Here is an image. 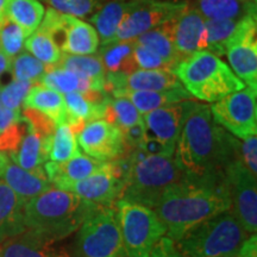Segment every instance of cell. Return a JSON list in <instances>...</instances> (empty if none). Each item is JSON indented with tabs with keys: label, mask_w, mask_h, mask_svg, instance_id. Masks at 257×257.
Wrapping results in <instances>:
<instances>
[{
	"label": "cell",
	"mask_w": 257,
	"mask_h": 257,
	"mask_svg": "<svg viewBox=\"0 0 257 257\" xmlns=\"http://www.w3.org/2000/svg\"><path fill=\"white\" fill-rule=\"evenodd\" d=\"M14 80L38 83L47 72V67L29 53H19L11 62Z\"/></svg>",
	"instance_id": "obj_38"
},
{
	"label": "cell",
	"mask_w": 257,
	"mask_h": 257,
	"mask_svg": "<svg viewBox=\"0 0 257 257\" xmlns=\"http://www.w3.org/2000/svg\"><path fill=\"white\" fill-rule=\"evenodd\" d=\"M118 257H127L126 255H121V256H118Z\"/></svg>",
	"instance_id": "obj_53"
},
{
	"label": "cell",
	"mask_w": 257,
	"mask_h": 257,
	"mask_svg": "<svg viewBox=\"0 0 257 257\" xmlns=\"http://www.w3.org/2000/svg\"><path fill=\"white\" fill-rule=\"evenodd\" d=\"M48 2L57 12L75 18L92 16L98 8L96 0H48Z\"/></svg>",
	"instance_id": "obj_41"
},
{
	"label": "cell",
	"mask_w": 257,
	"mask_h": 257,
	"mask_svg": "<svg viewBox=\"0 0 257 257\" xmlns=\"http://www.w3.org/2000/svg\"><path fill=\"white\" fill-rule=\"evenodd\" d=\"M37 29L51 35L55 42L57 37H62L59 47L62 53L69 55H92L100 44L98 34L91 24L60 14L54 9L48 10Z\"/></svg>",
	"instance_id": "obj_10"
},
{
	"label": "cell",
	"mask_w": 257,
	"mask_h": 257,
	"mask_svg": "<svg viewBox=\"0 0 257 257\" xmlns=\"http://www.w3.org/2000/svg\"><path fill=\"white\" fill-rule=\"evenodd\" d=\"M124 181L112 174L110 163H106L104 168L87 176L80 181L66 185L62 191L72 192L83 200L92 202L100 207L114 206L120 200Z\"/></svg>",
	"instance_id": "obj_15"
},
{
	"label": "cell",
	"mask_w": 257,
	"mask_h": 257,
	"mask_svg": "<svg viewBox=\"0 0 257 257\" xmlns=\"http://www.w3.org/2000/svg\"><path fill=\"white\" fill-rule=\"evenodd\" d=\"M34 83L29 81H19L14 80L9 85L0 87V100L6 107L15 111H22L24 99L30 91Z\"/></svg>",
	"instance_id": "obj_40"
},
{
	"label": "cell",
	"mask_w": 257,
	"mask_h": 257,
	"mask_svg": "<svg viewBox=\"0 0 257 257\" xmlns=\"http://www.w3.org/2000/svg\"><path fill=\"white\" fill-rule=\"evenodd\" d=\"M10 0H0V23L6 16V9H8V4Z\"/></svg>",
	"instance_id": "obj_51"
},
{
	"label": "cell",
	"mask_w": 257,
	"mask_h": 257,
	"mask_svg": "<svg viewBox=\"0 0 257 257\" xmlns=\"http://www.w3.org/2000/svg\"><path fill=\"white\" fill-rule=\"evenodd\" d=\"M224 176L191 178L185 175L166 189L154 208L169 238L176 240L201 221L230 210Z\"/></svg>",
	"instance_id": "obj_2"
},
{
	"label": "cell",
	"mask_w": 257,
	"mask_h": 257,
	"mask_svg": "<svg viewBox=\"0 0 257 257\" xmlns=\"http://www.w3.org/2000/svg\"><path fill=\"white\" fill-rule=\"evenodd\" d=\"M240 160L244 166L248 168L253 175H257V136H252L239 142Z\"/></svg>",
	"instance_id": "obj_44"
},
{
	"label": "cell",
	"mask_w": 257,
	"mask_h": 257,
	"mask_svg": "<svg viewBox=\"0 0 257 257\" xmlns=\"http://www.w3.org/2000/svg\"><path fill=\"white\" fill-rule=\"evenodd\" d=\"M25 133H27V121L24 119L6 127L3 133H0V152L8 156L15 154Z\"/></svg>",
	"instance_id": "obj_42"
},
{
	"label": "cell",
	"mask_w": 257,
	"mask_h": 257,
	"mask_svg": "<svg viewBox=\"0 0 257 257\" xmlns=\"http://www.w3.org/2000/svg\"><path fill=\"white\" fill-rule=\"evenodd\" d=\"M128 8H130V0L127 2L117 0V2L107 3L92 15L89 22L98 34L100 44L114 41L115 35L123 23Z\"/></svg>",
	"instance_id": "obj_28"
},
{
	"label": "cell",
	"mask_w": 257,
	"mask_h": 257,
	"mask_svg": "<svg viewBox=\"0 0 257 257\" xmlns=\"http://www.w3.org/2000/svg\"><path fill=\"white\" fill-rule=\"evenodd\" d=\"M108 96L110 94L107 93L99 91L73 92L63 95L67 108V124L70 125L76 136L85 124L104 119Z\"/></svg>",
	"instance_id": "obj_19"
},
{
	"label": "cell",
	"mask_w": 257,
	"mask_h": 257,
	"mask_svg": "<svg viewBox=\"0 0 257 257\" xmlns=\"http://www.w3.org/2000/svg\"><path fill=\"white\" fill-rule=\"evenodd\" d=\"M134 60L137 69H169L173 72V66L162 57L153 53L135 42Z\"/></svg>",
	"instance_id": "obj_43"
},
{
	"label": "cell",
	"mask_w": 257,
	"mask_h": 257,
	"mask_svg": "<svg viewBox=\"0 0 257 257\" xmlns=\"http://www.w3.org/2000/svg\"><path fill=\"white\" fill-rule=\"evenodd\" d=\"M0 179L21 198L24 204L53 187L44 172V167L36 170H27L11 160H9Z\"/></svg>",
	"instance_id": "obj_21"
},
{
	"label": "cell",
	"mask_w": 257,
	"mask_h": 257,
	"mask_svg": "<svg viewBox=\"0 0 257 257\" xmlns=\"http://www.w3.org/2000/svg\"><path fill=\"white\" fill-rule=\"evenodd\" d=\"M234 257H257V237L256 233L250 234V237L245 240L239 252Z\"/></svg>",
	"instance_id": "obj_49"
},
{
	"label": "cell",
	"mask_w": 257,
	"mask_h": 257,
	"mask_svg": "<svg viewBox=\"0 0 257 257\" xmlns=\"http://www.w3.org/2000/svg\"><path fill=\"white\" fill-rule=\"evenodd\" d=\"M48 142L49 138L36 133L30 124L27 123V133L17 152L10 155L9 159L27 170L43 168L44 163L48 162Z\"/></svg>",
	"instance_id": "obj_27"
},
{
	"label": "cell",
	"mask_w": 257,
	"mask_h": 257,
	"mask_svg": "<svg viewBox=\"0 0 257 257\" xmlns=\"http://www.w3.org/2000/svg\"><path fill=\"white\" fill-rule=\"evenodd\" d=\"M194 102V100L175 102L144 114L147 137L156 138L167 146L175 147L182 125Z\"/></svg>",
	"instance_id": "obj_17"
},
{
	"label": "cell",
	"mask_w": 257,
	"mask_h": 257,
	"mask_svg": "<svg viewBox=\"0 0 257 257\" xmlns=\"http://www.w3.org/2000/svg\"><path fill=\"white\" fill-rule=\"evenodd\" d=\"M240 19H221V21H207L206 19V51L216 56L224 55L227 46L238 30Z\"/></svg>",
	"instance_id": "obj_35"
},
{
	"label": "cell",
	"mask_w": 257,
	"mask_h": 257,
	"mask_svg": "<svg viewBox=\"0 0 257 257\" xmlns=\"http://www.w3.org/2000/svg\"><path fill=\"white\" fill-rule=\"evenodd\" d=\"M22 119H23L22 111L11 110V108L6 107L2 100H0V133H3L10 125L17 123V121Z\"/></svg>",
	"instance_id": "obj_48"
},
{
	"label": "cell",
	"mask_w": 257,
	"mask_h": 257,
	"mask_svg": "<svg viewBox=\"0 0 257 257\" xmlns=\"http://www.w3.org/2000/svg\"><path fill=\"white\" fill-rule=\"evenodd\" d=\"M194 8L207 21L240 19L256 15V0H197Z\"/></svg>",
	"instance_id": "obj_29"
},
{
	"label": "cell",
	"mask_w": 257,
	"mask_h": 257,
	"mask_svg": "<svg viewBox=\"0 0 257 257\" xmlns=\"http://www.w3.org/2000/svg\"><path fill=\"white\" fill-rule=\"evenodd\" d=\"M11 62L12 59H10V57L6 56L5 54L0 50V78H2L3 74L11 70Z\"/></svg>",
	"instance_id": "obj_50"
},
{
	"label": "cell",
	"mask_w": 257,
	"mask_h": 257,
	"mask_svg": "<svg viewBox=\"0 0 257 257\" xmlns=\"http://www.w3.org/2000/svg\"><path fill=\"white\" fill-rule=\"evenodd\" d=\"M135 42L153 53L166 60L173 66V69L178 64L182 57L176 50L174 40H173V19L167 23L160 25L155 29L144 32L135 38Z\"/></svg>",
	"instance_id": "obj_31"
},
{
	"label": "cell",
	"mask_w": 257,
	"mask_h": 257,
	"mask_svg": "<svg viewBox=\"0 0 257 257\" xmlns=\"http://www.w3.org/2000/svg\"><path fill=\"white\" fill-rule=\"evenodd\" d=\"M121 133H123L125 148L128 147L131 149L140 148L141 144L143 143V141L147 138V130L143 120L133 125V126L125 128Z\"/></svg>",
	"instance_id": "obj_45"
},
{
	"label": "cell",
	"mask_w": 257,
	"mask_h": 257,
	"mask_svg": "<svg viewBox=\"0 0 257 257\" xmlns=\"http://www.w3.org/2000/svg\"><path fill=\"white\" fill-rule=\"evenodd\" d=\"M24 46L32 56L40 60L47 67V69L55 66L62 54L53 36L38 29L28 37V40L24 42Z\"/></svg>",
	"instance_id": "obj_36"
},
{
	"label": "cell",
	"mask_w": 257,
	"mask_h": 257,
	"mask_svg": "<svg viewBox=\"0 0 257 257\" xmlns=\"http://www.w3.org/2000/svg\"><path fill=\"white\" fill-rule=\"evenodd\" d=\"M182 87L169 69H136L130 74H106L105 92L111 94L119 89L128 91H167Z\"/></svg>",
	"instance_id": "obj_16"
},
{
	"label": "cell",
	"mask_w": 257,
	"mask_h": 257,
	"mask_svg": "<svg viewBox=\"0 0 257 257\" xmlns=\"http://www.w3.org/2000/svg\"><path fill=\"white\" fill-rule=\"evenodd\" d=\"M230 212L250 234L257 231V180L242 160L232 161L224 172Z\"/></svg>",
	"instance_id": "obj_11"
},
{
	"label": "cell",
	"mask_w": 257,
	"mask_h": 257,
	"mask_svg": "<svg viewBox=\"0 0 257 257\" xmlns=\"http://www.w3.org/2000/svg\"><path fill=\"white\" fill-rule=\"evenodd\" d=\"M135 40L100 44V57L106 74H130L137 69L134 60Z\"/></svg>",
	"instance_id": "obj_30"
},
{
	"label": "cell",
	"mask_w": 257,
	"mask_h": 257,
	"mask_svg": "<svg viewBox=\"0 0 257 257\" xmlns=\"http://www.w3.org/2000/svg\"><path fill=\"white\" fill-rule=\"evenodd\" d=\"M125 255L119 220L114 206L99 207L76 231L75 257H118Z\"/></svg>",
	"instance_id": "obj_8"
},
{
	"label": "cell",
	"mask_w": 257,
	"mask_h": 257,
	"mask_svg": "<svg viewBox=\"0 0 257 257\" xmlns=\"http://www.w3.org/2000/svg\"><path fill=\"white\" fill-rule=\"evenodd\" d=\"M79 148L92 159L110 162L125 153L123 133L118 126L105 119L85 124L76 136Z\"/></svg>",
	"instance_id": "obj_14"
},
{
	"label": "cell",
	"mask_w": 257,
	"mask_h": 257,
	"mask_svg": "<svg viewBox=\"0 0 257 257\" xmlns=\"http://www.w3.org/2000/svg\"><path fill=\"white\" fill-rule=\"evenodd\" d=\"M111 96H121L133 102L141 114L144 115L149 112L163 106L175 104L186 100H193V96L186 91L184 86L179 88L167 89V91H128V89H119L112 92Z\"/></svg>",
	"instance_id": "obj_24"
},
{
	"label": "cell",
	"mask_w": 257,
	"mask_h": 257,
	"mask_svg": "<svg viewBox=\"0 0 257 257\" xmlns=\"http://www.w3.org/2000/svg\"><path fill=\"white\" fill-rule=\"evenodd\" d=\"M104 119L115 125L121 131L143 120V115L138 112L133 102L121 96H108Z\"/></svg>",
	"instance_id": "obj_37"
},
{
	"label": "cell",
	"mask_w": 257,
	"mask_h": 257,
	"mask_svg": "<svg viewBox=\"0 0 257 257\" xmlns=\"http://www.w3.org/2000/svg\"><path fill=\"white\" fill-rule=\"evenodd\" d=\"M51 68H62L75 72L86 78L95 80L96 82L105 86L106 72L100 57L98 55H69L61 54V57L55 66Z\"/></svg>",
	"instance_id": "obj_34"
},
{
	"label": "cell",
	"mask_w": 257,
	"mask_h": 257,
	"mask_svg": "<svg viewBox=\"0 0 257 257\" xmlns=\"http://www.w3.org/2000/svg\"><path fill=\"white\" fill-rule=\"evenodd\" d=\"M99 207L72 192L51 187L25 204V226L60 242L76 232L86 218Z\"/></svg>",
	"instance_id": "obj_3"
},
{
	"label": "cell",
	"mask_w": 257,
	"mask_h": 257,
	"mask_svg": "<svg viewBox=\"0 0 257 257\" xmlns=\"http://www.w3.org/2000/svg\"><path fill=\"white\" fill-rule=\"evenodd\" d=\"M121 240L127 257H149L155 244L167 234L156 212L143 205L118 200L114 204Z\"/></svg>",
	"instance_id": "obj_7"
},
{
	"label": "cell",
	"mask_w": 257,
	"mask_h": 257,
	"mask_svg": "<svg viewBox=\"0 0 257 257\" xmlns=\"http://www.w3.org/2000/svg\"><path fill=\"white\" fill-rule=\"evenodd\" d=\"M59 242L31 230L12 237L0 248V257H72Z\"/></svg>",
	"instance_id": "obj_20"
},
{
	"label": "cell",
	"mask_w": 257,
	"mask_h": 257,
	"mask_svg": "<svg viewBox=\"0 0 257 257\" xmlns=\"http://www.w3.org/2000/svg\"><path fill=\"white\" fill-rule=\"evenodd\" d=\"M38 83L44 86V87L54 89V91L61 93L62 95L73 92H105V86L96 82L95 80L86 78V76L80 75V74L72 72V70L62 68L47 69L46 74Z\"/></svg>",
	"instance_id": "obj_26"
},
{
	"label": "cell",
	"mask_w": 257,
	"mask_h": 257,
	"mask_svg": "<svg viewBox=\"0 0 257 257\" xmlns=\"http://www.w3.org/2000/svg\"><path fill=\"white\" fill-rule=\"evenodd\" d=\"M130 160L131 166L124 179L120 200L143 205L152 210L166 189L185 176L174 156L148 155L141 149H134Z\"/></svg>",
	"instance_id": "obj_4"
},
{
	"label": "cell",
	"mask_w": 257,
	"mask_h": 257,
	"mask_svg": "<svg viewBox=\"0 0 257 257\" xmlns=\"http://www.w3.org/2000/svg\"><path fill=\"white\" fill-rule=\"evenodd\" d=\"M237 159L238 141L213 120L210 106L195 101L175 143L179 168L191 178L224 176L226 167Z\"/></svg>",
	"instance_id": "obj_1"
},
{
	"label": "cell",
	"mask_w": 257,
	"mask_h": 257,
	"mask_svg": "<svg viewBox=\"0 0 257 257\" xmlns=\"http://www.w3.org/2000/svg\"><path fill=\"white\" fill-rule=\"evenodd\" d=\"M213 120L239 140L257 136V89L244 87L210 106Z\"/></svg>",
	"instance_id": "obj_9"
},
{
	"label": "cell",
	"mask_w": 257,
	"mask_h": 257,
	"mask_svg": "<svg viewBox=\"0 0 257 257\" xmlns=\"http://www.w3.org/2000/svg\"><path fill=\"white\" fill-rule=\"evenodd\" d=\"M106 163L107 162L94 160L80 153L68 161L61 163L48 161L44 163V172L53 187L62 189L66 185L80 181L99 172L104 168Z\"/></svg>",
	"instance_id": "obj_22"
},
{
	"label": "cell",
	"mask_w": 257,
	"mask_h": 257,
	"mask_svg": "<svg viewBox=\"0 0 257 257\" xmlns=\"http://www.w3.org/2000/svg\"><path fill=\"white\" fill-rule=\"evenodd\" d=\"M188 3L166 0H130V8L114 41L135 40L144 32L178 17Z\"/></svg>",
	"instance_id": "obj_12"
},
{
	"label": "cell",
	"mask_w": 257,
	"mask_h": 257,
	"mask_svg": "<svg viewBox=\"0 0 257 257\" xmlns=\"http://www.w3.org/2000/svg\"><path fill=\"white\" fill-rule=\"evenodd\" d=\"M249 237L236 217L226 211L194 225L174 242L187 257H234Z\"/></svg>",
	"instance_id": "obj_6"
},
{
	"label": "cell",
	"mask_w": 257,
	"mask_h": 257,
	"mask_svg": "<svg viewBox=\"0 0 257 257\" xmlns=\"http://www.w3.org/2000/svg\"><path fill=\"white\" fill-rule=\"evenodd\" d=\"M46 14L40 0H10L6 9V17L11 19L29 37L40 27Z\"/></svg>",
	"instance_id": "obj_32"
},
{
	"label": "cell",
	"mask_w": 257,
	"mask_h": 257,
	"mask_svg": "<svg viewBox=\"0 0 257 257\" xmlns=\"http://www.w3.org/2000/svg\"><path fill=\"white\" fill-rule=\"evenodd\" d=\"M173 40L182 57L207 49L206 19L194 6L187 5L178 17L173 19Z\"/></svg>",
	"instance_id": "obj_18"
},
{
	"label": "cell",
	"mask_w": 257,
	"mask_h": 257,
	"mask_svg": "<svg viewBox=\"0 0 257 257\" xmlns=\"http://www.w3.org/2000/svg\"><path fill=\"white\" fill-rule=\"evenodd\" d=\"M173 73L193 98L206 102H216L246 87L230 66L206 50L185 57Z\"/></svg>",
	"instance_id": "obj_5"
},
{
	"label": "cell",
	"mask_w": 257,
	"mask_h": 257,
	"mask_svg": "<svg viewBox=\"0 0 257 257\" xmlns=\"http://www.w3.org/2000/svg\"><path fill=\"white\" fill-rule=\"evenodd\" d=\"M25 38L24 31L5 16L0 23V50L14 59L23 49Z\"/></svg>",
	"instance_id": "obj_39"
},
{
	"label": "cell",
	"mask_w": 257,
	"mask_h": 257,
	"mask_svg": "<svg viewBox=\"0 0 257 257\" xmlns=\"http://www.w3.org/2000/svg\"><path fill=\"white\" fill-rule=\"evenodd\" d=\"M80 154L76 134L69 124L57 125L48 142V161L61 163Z\"/></svg>",
	"instance_id": "obj_33"
},
{
	"label": "cell",
	"mask_w": 257,
	"mask_h": 257,
	"mask_svg": "<svg viewBox=\"0 0 257 257\" xmlns=\"http://www.w3.org/2000/svg\"><path fill=\"white\" fill-rule=\"evenodd\" d=\"M230 68L244 85L257 89V19L256 15L240 19L239 28L225 51Z\"/></svg>",
	"instance_id": "obj_13"
},
{
	"label": "cell",
	"mask_w": 257,
	"mask_h": 257,
	"mask_svg": "<svg viewBox=\"0 0 257 257\" xmlns=\"http://www.w3.org/2000/svg\"><path fill=\"white\" fill-rule=\"evenodd\" d=\"M9 160L10 159H9L8 155H5V154H3L2 152H0V175H2L3 170L5 169L6 165H8Z\"/></svg>",
	"instance_id": "obj_52"
},
{
	"label": "cell",
	"mask_w": 257,
	"mask_h": 257,
	"mask_svg": "<svg viewBox=\"0 0 257 257\" xmlns=\"http://www.w3.org/2000/svg\"><path fill=\"white\" fill-rule=\"evenodd\" d=\"M24 206L21 198L0 179V244L27 230Z\"/></svg>",
	"instance_id": "obj_23"
},
{
	"label": "cell",
	"mask_w": 257,
	"mask_h": 257,
	"mask_svg": "<svg viewBox=\"0 0 257 257\" xmlns=\"http://www.w3.org/2000/svg\"><path fill=\"white\" fill-rule=\"evenodd\" d=\"M149 257H187L181 253L175 246V242L168 236L162 237L155 244Z\"/></svg>",
	"instance_id": "obj_47"
},
{
	"label": "cell",
	"mask_w": 257,
	"mask_h": 257,
	"mask_svg": "<svg viewBox=\"0 0 257 257\" xmlns=\"http://www.w3.org/2000/svg\"><path fill=\"white\" fill-rule=\"evenodd\" d=\"M148 155H159V156H174L175 147L167 146V144L162 143L161 141L156 140V138H146L143 143L141 144L140 148Z\"/></svg>",
	"instance_id": "obj_46"
},
{
	"label": "cell",
	"mask_w": 257,
	"mask_h": 257,
	"mask_svg": "<svg viewBox=\"0 0 257 257\" xmlns=\"http://www.w3.org/2000/svg\"><path fill=\"white\" fill-rule=\"evenodd\" d=\"M24 107L46 114L57 125L67 123V108L61 93L34 83L24 99Z\"/></svg>",
	"instance_id": "obj_25"
}]
</instances>
